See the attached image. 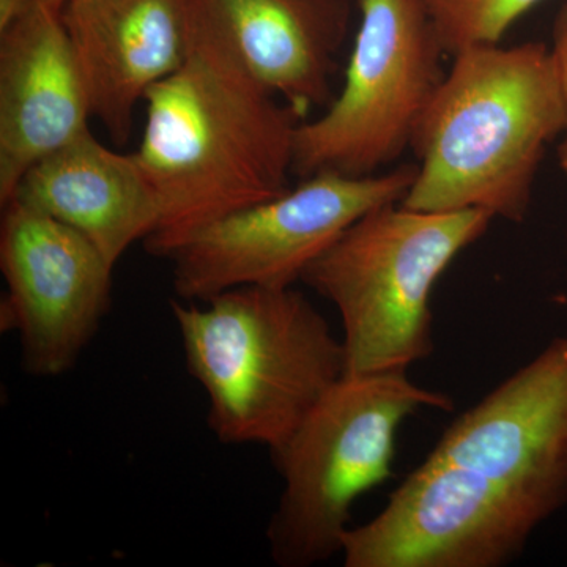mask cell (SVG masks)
Masks as SVG:
<instances>
[{"mask_svg":"<svg viewBox=\"0 0 567 567\" xmlns=\"http://www.w3.org/2000/svg\"><path fill=\"white\" fill-rule=\"evenodd\" d=\"M450 412V395L406 371L344 375L270 453L284 491L267 543L281 567H311L342 554L352 506L391 476L398 429L416 410Z\"/></svg>","mask_w":567,"mask_h":567,"instance_id":"5b68a950","label":"cell"},{"mask_svg":"<svg viewBox=\"0 0 567 567\" xmlns=\"http://www.w3.org/2000/svg\"><path fill=\"white\" fill-rule=\"evenodd\" d=\"M61 14L92 117L125 144L137 104L188 54L189 0H74Z\"/></svg>","mask_w":567,"mask_h":567,"instance_id":"7c38bea8","label":"cell"},{"mask_svg":"<svg viewBox=\"0 0 567 567\" xmlns=\"http://www.w3.org/2000/svg\"><path fill=\"white\" fill-rule=\"evenodd\" d=\"M74 2V0H35V3H40V6L51 7V9L62 10L63 7L69 6V3Z\"/></svg>","mask_w":567,"mask_h":567,"instance_id":"ac0fdd59","label":"cell"},{"mask_svg":"<svg viewBox=\"0 0 567 567\" xmlns=\"http://www.w3.org/2000/svg\"><path fill=\"white\" fill-rule=\"evenodd\" d=\"M189 7L282 102L306 115L334 99L331 78L349 25L344 0H189Z\"/></svg>","mask_w":567,"mask_h":567,"instance_id":"4fadbf2b","label":"cell"},{"mask_svg":"<svg viewBox=\"0 0 567 567\" xmlns=\"http://www.w3.org/2000/svg\"><path fill=\"white\" fill-rule=\"evenodd\" d=\"M425 461L567 503V334L446 429Z\"/></svg>","mask_w":567,"mask_h":567,"instance_id":"30bf717a","label":"cell"},{"mask_svg":"<svg viewBox=\"0 0 567 567\" xmlns=\"http://www.w3.org/2000/svg\"><path fill=\"white\" fill-rule=\"evenodd\" d=\"M453 59L413 134L417 174L402 205L525 221L547 147L565 130L550 48L483 44Z\"/></svg>","mask_w":567,"mask_h":567,"instance_id":"7a4b0ae2","label":"cell"},{"mask_svg":"<svg viewBox=\"0 0 567 567\" xmlns=\"http://www.w3.org/2000/svg\"><path fill=\"white\" fill-rule=\"evenodd\" d=\"M417 164L349 177L319 173L274 199L208 224L169 257L178 300L203 303L244 286L292 287L365 213L404 200Z\"/></svg>","mask_w":567,"mask_h":567,"instance_id":"52a82bcc","label":"cell"},{"mask_svg":"<svg viewBox=\"0 0 567 567\" xmlns=\"http://www.w3.org/2000/svg\"><path fill=\"white\" fill-rule=\"evenodd\" d=\"M540 0H423L446 55L483 44H499L511 25Z\"/></svg>","mask_w":567,"mask_h":567,"instance_id":"9a60e30c","label":"cell"},{"mask_svg":"<svg viewBox=\"0 0 567 567\" xmlns=\"http://www.w3.org/2000/svg\"><path fill=\"white\" fill-rule=\"evenodd\" d=\"M144 103L134 155L159 205L151 256L169 260L208 224L290 188L306 115L254 80L192 7L188 54Z\"/></svg>","mask_w":567,"mask_h":567,"instance_id":"6da1fadb","label":"cell"},{"mask_svg":"<svg viewBox=\"0 0 567 567\" xmlns=\"http://www.w3.org/2000/svg\"><path fill=\"white\" fill-rule=\"evenodd\" d=\"M84 235L115 268L159 221V205L134 153L112 151L91 130L44 156L14 196Z\"/></svg>","mask_w":567,"mask_h":567,"instance_id":"5bb4252c","label":"cell"},{"mask_svg":"<svg viewBox=\"0 0 567 567\" xmlns=\"http://www.w3.org/2000/svg\"><path fill=\"white\" fill-rule=\"evenodd\" d=\"M189 375L224 445L279 450L346 375L342 339L292 287L244 286L203 303L171 300Z\"/></svg>","mask_w":567,"mask_h":567,"instance_id":"3957f363","label":"cell"},{"mask_svg":"<svg viewBox=\"0 0 567 567\" xmlns=\"http://www.w3.org/2000/svg\"><path fill=\"white\" fill-rule=\"evenodd\" d=\"M2 208L0 327L17 333L24 372L61 377L110 312L114 267L84 235L47 213L18 200Z\"/></svg>","mask_w":567,"mask_h":567,"instance_id":"9c48e42d","label":"cell"},{"mask_svg":"<svg viewBox=\"0 0 567 567\" xmlns=\"http://www.w3.org/2000/svg\"><path fill=\"white\" fill-rule=\"evenodd\" d=\"M492 221L483 210L382 205L306 268L301 282L341 316L346 375L409 371L434 353L432 289Z\"/></svg>","mask_w":567,"mask_h":567,"instance_id":"277c9868","label":"cell"},{"mask_svg":"<svg viewBox=\"0 0 567 567\" xmlns=\"http://www.w3.org/2000/svg\"><path fill=\"white\" fill-rule=\"evenodd\" d=\"M360 28L344 85L295 134L293 175L380 174L410 148L445 78L442 44L423 0H358Z\"/></svg>","mask_w":567,"mask_h":567,"instance_id":"8992f818","label":"cell"},{"mask_svg":"<svg viewBox=\"0 0 567 567\" xmlns=\"http://www.w3.org/2000/svg\"><path fill=\"white\" fill-rule=\"evenodd\" d=\"M551 55L557 69L559 91H561L563 106H565V130L558 145V163L567 177V6L563 7L555 18L554 32H551Z\"/></svg>","mask_w":567,"mask_h":567,"instance_id":"2e32d148","label":"cell"},{"mask_svg":"<svg viewBox=\"0 0 567 567\" xmlns=\"http://www.w3.org/2000/svg\"><path fill=\"white\" fill-rule=\"evenodd\" d=\"M87 89L61 10L35 3L0 32V204L44 156L87 132Z\"/></svg>","mask_w":567,"mask_h":567,"instance_id":"8fae6325","label":"cell"},{"mask_svg":"<svg viewBox=\"0 0 567 567\" xmlns=\"http://www.w3.org/2000/svg\"><path fill=\"white\" fill-rule=\"evenodd\" d=\"M559 507L546 496L424 461L390 495L382 513L349 528L346 567H499Z\"/></svg>","mask_w":567,"mask_h":567,"instance_id":"ba28073f","label":"cell"},{"mask_svg":"<svg viewBox=\"0 0 567 567\" xmlns=\"http://www.w3.org/2000/svg\"><path fill=\"white\" fill-rule=\"evenodd\" d=\"M32 6H35V0H0V32L6 31Z\"/></svg>","mask_w":567,"mask_h":567,"instance_id":"e0dca14e","label":"cell"}]
</instances>
